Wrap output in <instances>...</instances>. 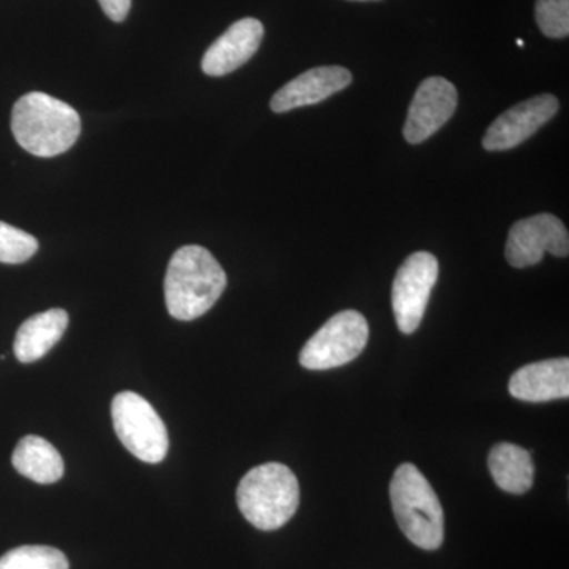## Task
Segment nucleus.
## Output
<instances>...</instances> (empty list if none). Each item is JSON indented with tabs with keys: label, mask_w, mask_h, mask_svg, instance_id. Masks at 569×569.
<instances>
[{
	"label": "nucleus",
	"mask_w": 569,
	"mask_h": 569,
	"mask_svg": "<svg viewBox=\"0 0 569 569\" xmlns=\"http://www.w3.org/2000/svg\"><path fill=\"white\" fill-rule=\"evenodd\" d=\"M227 288V274L213 254L200 246L179 249L168 264L164 301L176 320L203 317Z\"/></svg>",
	"instance_id": "nucleus-1"
},
{
	"label": "nucleus",
	"mask_w": 569,
	"mask_h": 569,
	"mask_svg": "<svg viewBox=\"0 0 569 569\" xmlns=\"http://www.w3.org/2000/svg\"><path fill=\"white\" fill-rule=\"evenodd\" d=\"M11 132L24 151L54 157L69 151L81 133L80 114L44 92H29L14 103Z\"/></svg>",
	"instance_id": "nucleus-2"
},
{
	"label": "nucleus",
	"mask_w": 569,
	"mask_h": 569,
	"mask_svg": "<svg viewBox=\"0 0 569 569\" xmlns=\"http://www.w3.org/2000/svg\"><path fill=\"white\" fill-rule=\"evenodd\" d=\"M389 496L397 526L415 546L437 550L443 545V508L436 490L413 463L397 468Z\"/></svg>",
	"instance_id": "nucleus-3"
},
{
	"label": "nucleus",
	"mask_w": 569,
	"mask_h": 569,
	"mask_svg": "<svg viewBox=\"0 0 569 569\" xmlns=\"http://www.w3.org/2000/svg\"><path fill=\"white\" fill-rule=\"evenodd\" d=\"M236 500L242 516L258 530H279L298 511V478L282 463L254 467L239 482Z\"/></svg>",
	"instance_id": "nucleus-4"
},
{
	"label": "nucleus",
	"mask_w": 569,
	"mask_h": 569,
	"mask_svg": "<svg viewBox=\"0 0 569 569\" xmlns=\"http://www.w3.org/2000/svg\"><path fill=\"white\" fill-rule=\"evenodd\" d=\"M111 417L116 436L134 458L146 463H159L167 458V426L144 397L132 391L119 392L112 399Z\"/></svg>",
	"instance_id": "nucleus-5"
},
{
	"label": "nucleus",
	"mask_w": 569,
	"mask_h": 569,
	"mask_svg": "<svg viewBox=\"0 0 569 569\" xmlns=\"http://www.w3.org/2000/svg\"><path fill=\"white\" fill-rule=\"evenodd\" d=\"M369 340V325L356 310H343L329 318L307 340L299 362L309 370H328L346 366L365 351Z\"/></svg>",
	"instance_id": "nucleus-6"
},
{
	"label": "nucleus",
	"mask_w": 569,
	"mask_h": 569,
	"mask_svg": "<svg viewBox=\"0 0 569 569\" xmlns=\"http://www.w3.org/2000/svg\"><path fill=\"white\" fill-rule=\"evenodd\" d=\"M438 280V260L429 252L410 254L392 283V310L403 335H413L425 318Z\"/></svg>",
	"instance_id": "nucleus-7"
},
{
	"label": "nucleus",
	"mask_w": 569,
	"mask_h": 569,
	"mask_svg": "<svg viewBox=\"0 0 569 569\" xmlns=\"http://www.w3.org/2000/svg\"><path fill=\"white\" fill-rule=\"evenodd\" d=\"M508 263L512 268H529L538 264L546 253L567 258L569 236L567 227L552 213H538L519 220L509 230L507 241Z\"/></svg>",
	"instance_id": "nucleus-8"
},
{
	"label": "nucleus",
	"mask_w": 569,
	"mask_h": 569,
	"mask_svg": "<svg viewBox=\"0 0 569 569\" xmlns=\"http://www.w3.org/2000/svg\"><path fill=\"white\" fill-rule=\"evenodd\" d=\"M559 100L550 93L523 100L498 116L482 138V146L490 152L518 148L523 141L529 140L531 134L537 133L546 122H549L559 111Z\"/></svg>",
	"instance_id": "nucleus-9"
},
{
	"label": "nucleus",
	"mask_w": 569,
	"mask_h": 569,
	"mask_svg": "<svg viewBox=\"0 0 569 569\" xmlns=\"http://www.w3.org/2000/svg\"><path fill=\"white\" fill-rule=\"evenodd\" d=\"M458 108L455 84L441 77H430L419 84L410 110L403 137L410 144L425 142L452 118Z\"/></svg>",
	"instance_id": "nucleus-10"
},
{
	"label": "nucleus",
	"mask_w": 569,
	"mask_h": 569,
	"mask_svg": "<svg viewBox=\"0 0 569 569\" xmlns=\"http://www.w3.org/2000/svg\"><path fill=\"white\" fill-rule=\"evenodd\" d=\"M264 28L254 18L236 21L203 56L201 69L209 77H224L253 58L263 40Z\"/></svg>",
	"instance_id": "nucleus-11"
},
{
	"label": "nucleus",
	"mask_w": 569,
	"mask_h": 569,
	"mask_svg": "<svg viewBox=\"0 0 569 569\" xmlns=\"http://www.w3.org/2000/svg\"><path fill=\"white\" fill-rule=\"evenodd\" d=\"M351 84L350 70L339 66L317 67L287 82L274 93L271 110L287 112L323 102Z\"/></svg>",
	"instance_id": "nucleus-12"
},
{
	"label": "nucleus",
	"mask_w": 569,
	"mask_h": 569,
	"mask_svg": "<svg viewBox=\"0 0 569 569\" xmlns=\"http://www.w3.org/2000/svg\"><path fill=\"white\" fill-rule=\"evenodd\" d=\"M509 395L531 403L568 399L569 359H546L520 367L509 380Z\"/></svg>",
	"instance_id": "nucleus-13"
},
{
	"label": "nucleus",
	"mask_w": 569,
	"mask_h": 569,
	"mask_svg": "<svg viewBox=\"0 0 569 569\" xmlns=\"http://www.w3.org/2000/svg\"><path fill=\"white\" fill-rule=\"evenodd\" d=\"M69 326V313L63 309H51L26 320L14 337V355L24 365L39 361L51 350Z\"/></svg>",
	"instance_id": "nucleus-14"
},
{
	"label": "nucleus",
	"mask_w": 569,
	"mask_h": 569,
	"mask_svg": "<svg viewBox=\"0 0 569 569\" xmlns=\"http://www.w3.org/2000/svg\"><path fill=\"white\" fill-rule=\"evenodd\" d=\"M488 466L493 481L508 493L529 492L535 482L531 452L515 443H497L490 449Z\"/></svg>",
	"instance_id": "nucleus-15"
},
{
	"label": "nucleus",
	"mask_w": 569,
	"mask_h": 569,
	"mask_svg": "<svg viewBox=\"0 0 569 569\" xmlns=\"http://www.w3.org/2000/svg\"><path fill=\"white\" fill-rule=\"evenodd\" d=\"M18 473L39 485L58 482L63 475V460L50 441L37 436L21 438L11 456Z\"/></svg>",
	"instance_id": "nucleus-16"
},
{
	"label": "nucleus",
	"mask_w": 569,
	"mask_h": 569,
	"mask_svg": "<svg viewBox=\"0 0 569 569\" xmlns=\"http://www.w3.org/2000/svg\"><path fill=\"white\" fill-rule=\"evenodd\" d=\"M61 550L50 546H21L0 557V569H69Z\"/></svg>",
	"instance_id": "nucleus-17"
},
{
	"label": "nucleus",
	"mask_w": 569,
	"mask_h": 569,
	"mask_svg": "<svg viewBox=\"0 0 569 569\" xmlns=\"http://www.w3.org/2000/svg\"><path fill=\"white\" fill-rule=\"evenodd\" d=\"M39 250V241L20 228L0 222V263L21 264Z\"/></svg>",
	"instance_id": "nucleus-18"
},
{
	"label": "nucleus",
	"mask_w": 569,
	"mask_h": 569,
	"mask_svg": "<svg viewBox=\"0 0 569 569\" xmlns=\"http://www.w3.org/2000/svg\"><path fill=\"white\" fill-rule=\"evenodd\" d=\"M535 17L541 32L549 39L569 36V0H537Z\"/></svg>",
	"instance_id": "nucleus-19"
},
{
	"label": "nucleus",
	"mask_w": 569,
	"mask_h": 569,
	"mask_svg": "<svg viewBox=\"0 0 569 569\" xmlns=\"http://www.w3.org/2000/svg\"><path fill=\"white\" fill-rule=\"evenodd\" d=\"M100 7L108 18L114 22H122L129 14L132 0H99Z\"/></svg>",
	"instance_id": "nucleus-20"
},
{
	"label": "nucleus",
	"mask_w": 569,
	"mask_h": 569,
	"mask_svg": "<svg viewBox=\"0 0 569 569\" xmlns=\"http://www.w3.org/2000/svg\"><path fill=\"white\" fill-rule=\"evenodd\" d=\"M518 44H519V47H523V40H520V39H519V40H518Z\"/></svg>",
	"instance_id": "nucleus-21"
},
{
	"label": "nucleus",
	"mask_w": 569,
	"mask_h": 569,
	"mask_svg": "<svg viewBox=\"0 0 569 569\" xmlns=\"http://www.w3.org/2000/svg\"><path fill=\"white\" fill-rule=\"evenodd\" d=\"M358 2H370V0H358Z\"/></svg>",
	"instance_id": "nucleus-22"
}]
</instances>
